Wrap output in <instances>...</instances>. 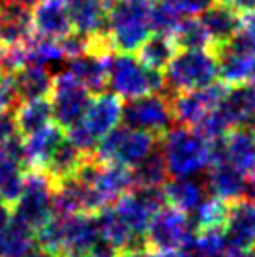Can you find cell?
Segmentation results:
<instances>
[{
  "instance_id": "20",
  "label": "cell",
  "mask_w": 255,
  "mask_h": 257,
  "mask_svg": "<svg viewBox=\"0 0 255 257\" xmlns=\"http://www.w3.org/2000/svg\"><path fill=\"white\" fill-rule=\"evenodd\" d=\"M218 109L231 124V128L251 126L255 116V86L249 83L227 86Z\"/></svg>"
},
{
  "instance_id": "48",
  "label": "cell",
  "mask_w": 255,
  "mask_h": 257,
  "mask_svg": "<svg viewBox=\"0 0 255 257\" xmlns=\"http://www.w3.org/2000/svg\"><path fill=\"white\" fill-rule=\"evenodd\" d=\"M0 111H8V109H4V105H2V101H0Z\"/></svg>"
},
{
  "instance_id": "33",
  "label": "cell",
  "mask_w": 255,
  "mask_h": 257,
  "mask_svg": "<svg viewBox=\"0 0 255 257\" xmlns=\"http://www.w3.org/2000/svg\"><path fill=\"white\" fill-rule=\"evenodd\" d=\"M184 15L178 12V8L171 0H152L149 4V21L150 30L154 34H165L173 36L178 23Z\"/></svg>"
},
{
  "instance_id": "9",
  "label": "cell",
  "mask_w": 255,
  "mask_h": 257,
  "mask_svg": "<svg viewBox=\"0 0 255 257\" xmlns=\"http://www.w3.org/2000/svg\"><path fill=\"white\" fill-rule=\"evenodd\" d=\"M122 120L130 128L147 132L154 137L163 136L173 122L169 98L162 92H152L128 100L126 105H122Z\"/></svg>"
},
{
  "instance_id": "6",
  "label": "cell",
  "mask_w": 255,
  "mask_h": 257,
  "mask_svg": "<svg viewBox=\"0 0 255 257\" xmlns=\"http://www.w3.org/2000/svg\"><path fill=\"white\" fill-rule=\"evenodd\" d=\"M53 193H55L53 180L42 169H29L25 173L21 193L12 207V214L32 231L40 229L55 216Z\"/></svg>"
},
{
  "instance_id": "18",
  "label": "cell",
  "mask_w": 255,
  "mask_h": 257,
  "mask_svg": "<svg viewBox=\"0 0 255 257\" xmlns=\"http://www.w3.org/2000/svg\"><path fill=\"white\" fill-rule=\"evenodd\" d=\"M255 152V130L233 128L221 141L214 143V156L225 160L227 164L236 167L244 175L251 171Z\"/></svg>"
},
{
  "instance_id": "27",
  "label": "cell",
  "mask_w": 255,
  "mask_h": 257,
  "mask_svg": "<svg viewBox=\"0 0 255 257\" xmlns=\"http://www.w3.org/2000/svg\"><path fill=\"white\" fill-rule=\"evenodd\" d=\"M14 120L17 134L23 137L53 124L49 100L47 98H38V100L19 101L17 107L14 109Z\"/></svg>"
},
{
  "instance_id": "34",
  "label": "cell",
  "mask_w": 255,
  "mask_h": 257,
  "mask_svg": "<svg viewBox=\"0 0 255 257\" xmlns=\"http://www.w3.org/2000/svg\"><path fill=\"white\" fill-rule=\"evenodd\" d=\"M134 188H163L167 180V167L163 164L162 154L152 152L134 167Z\"/></svg>"
},
{
  "instance_id": "45",
  "label": "cell",
  "mask_w": 255,
  "mask_h": 257,
  "mask_svg": "<svg viewBox=\"0 0 255 257\" xmlns=\"http://www.w3.org/2000/svg\"><path fill=\"white\" fill-rule=\"evenodd\" d=\"M249 173H251V177L255 179V152H253V164H251V171H249Z\"/></svg>"
},
{
  "instance_id": "11",
  "label": "cell",
  "mask_w": 255,
  "mask_h": 257,
  "mask_svg": "<svg viewBox=\"0 0 255 257\" xmlns=\"http://www.w3.org/2000/svg\"><path fill=\"white\" fill-rule=\"evenodd\" d=\"M218 60V77L225 86L244 85L255 72V47L236 32L231 42L210 49Z\"/></svg>"
},
{
  "instance_id": "31",
  "label": "cell",
  "mask_w": 255,
  "mask_h": 257,
  "mask_svg": "<svg viewBox=\"0 0 255 257\" xmlns=\"http://www.w3.org/2000/svg\"><path fill=\"white\" fill-rule=\"evenodd\" d=\"M27 167L0 154V203L12 208L23 190Z\"/></svg>"
},
{
  "instance_id": "39",
  "label": "cell",
  "mask_w": 255,
  "mask_h": 257,
  "mask_svg": "<svg viewBox=\"0 0 255 257\" xmlns=\"http://www.w3.org/2000/svg\"><path fill=\"white\" fill-rule=\"evenodd\" d=\"M218 2L233 8L234 12H238V14H246V12L255 10V0H218Z\"/></svg>"
},
{
  "instance_id": "28",
  "label": "cell",
  "mask_w": 255,
  "mask_h": 257,
  "mask_svg": "<svg viewBox=\"0 0 255 257\" xmlns=\"http://www.w3.org/2000/svg\"><path fill=\"white\" fill-rule=\"evenodd\" d=\"M178 51L177 43L173 40V36H165V34H152L145 42L141 43V47L135 51L137 58L141 60L147 68L163 72V68L169 64V60L173 55Z\"/></svg>"
},
{
  "instance_id": "3",
  "label": "cell",
  "mask_w": 255,
  "mask_h": 257,
  "mask_svg": "<svg viewBox=\"0 0 255 257\" xmlns=\"http://www.w3.org/2000/svg\"><path fill=\"white\" fill-rule=\"evenodd\" d=\"M107 86L120 100H134L145 94L162 92L163 75L147 68L134 53H111L107 58Z\"/></svg>"
},
{
  "instance_id": "8",
  "label": "cell",
  "mask_w": 255,
  "mask_h": 257,
  "mask_svg": "<svg viewBox=\"0 0 255 257\" xmlns=\"http://www.w3.org/2000/svg\"><path fill=\"white\" fill-rule=\"evenodd\" d=\"M195 235V227L190 216L173 207L163 205L150 218L145 231V240L152 251H178L190 244Z\"/></svg>"
},
{
  "instance_id": "5",
  "label": "cell",
  "mask_w": 255,
  "mask_h": 257,
  "mask_svg": "<svg viewBox=\"0 0 255 257\" xmlns=\"http://www.w3.org/2000/svg\"><path fill=\"white\" fill-rule=\"evenodd\" d=\"M154 147H156V137L124 124L116 126L99 139L94 149V158L98 162L124 165L128 169H134L135 165L141 164L145 158L154 152Z\"/></svg>"
},
{
  "instance_id": "21",
  "label": "cell",
  "mask_w": 255,
  "mask_h": 257,
  "mask_svg": "<svg viewBox=\"0 0 255 257\" xmlns=\"http://www.w3.org/2000/svg\"><path fill=\"white\" fill-rule=\"evenodd\" d=\"M199 15H201L199 19L203 23L206 34L210 38V49L231 42L240 29V14L218 0H214Z\"/></svg>"
},
{
  "instance_id": "12",
  "label": "cell",
  "mask_w": 255,
  "mask_h": 257,
  "mask_svg": "<svg viewBox=\"0 0 255 257\" xmlns=\"http://www.w3.org/2000/svg\"><path fill=\"white\" fill-rule=\"evenodd\" d=\"M225 88L227 86L223 83H212V85L197 88V90L171 94L169 101L173 120H177L180 126L195 128L206 114L218 107Z\"/></svg>"
},
{
  "instance_id": "29",
  "label": "cell",
  "mask_w": 255,
  "mask_h": 257,
  "mask_svg": "<svg viewBox=\"0 0 255 257\" xmlns=\"http://www.w3.org/2000/svg\"><path fill=\"white\" fill-rule=\"evenodd\" d=\"M34 244V231L14 218V214L0 229V257H21Z\"/></svg>"
},
{
  "instance_id": "14",
  "label": "cell",
  "mask_w": 255,
  "mask_h": 257,
  "mask_svg": "<svg viewBox=\"0 0 255 257\" xmlns=\"http://www.w3.org/2000/svg\"><path fill=\"white\" fill-rule=\"evenodd\" d=\"M122 100L113 92H98L94 96L85 111L83 120L79 122L90 136L99 141L114 130L122 120Z\"/></svg>"
},
{
  "instance_id": "47",
  "label": "cell",
  "mask_w": 255,
  "mask_h": 257,
  "mask_svg": "<svg viewBox=\"0 0 255 257\" xmlns=\"http://www.w3.org/2000/svg\"><path fill=\"white\" fill-rule=\"evenodd\" d=\"M251 130H255V116H253V120H251Z\"/></svg>"
},
{
  "instance_id": "26",
  "label": "cell",
  "mask_w": 255,
  "mask_h": 257,
  "mask_svg": "<svg viewBox=\"0 0 255 257\" xmlns=\"http://www.w3.org/2000/svg\"><path fill=\"white\" fill-rule=\"evenodd\" d=\"M88 158L90 156L83 154L77 147H73L64 137V141L57 147L53 156L47 160V164L43 165L42 171L53 180V184H58V182H64L68 179H73L81 169V165L85 164Z\"/></svg>"
},
{
  "instance_id": "16",
  "label": "cell",
  "mask_w": 255,
  "mask_h": 257,
  "mask_svg": "<svg viewBox=\"0 0 255 257\" xmlns=\"http://www.w3.org/2000/svg\"><path fill=\"white\" fill-rule=\"evenodd\" d=\"M32 36L30 8L15 0H0V49L25 45Z\"/></svg>"
},
{
  "instance_id": "38",
  "label": "cell",
  "mask_w": 255,
  "mask_h": 257,
  "mask_svg": "<svg viewBox=\"0 0 255 257\" xmlns=\"http://www.w3.org/2000/svg\"><path fill=\"white\" fill-rule=\"evenodd\" d=\"M17 134L14 120V111H0V143L8 141Z\"/></svg>"
},
{
  "instance_id": "43",
  "label": "cell",
  "mask_w": 255,
  "mask_h": 257,
  "mask_svg": "<svg viewBox=\"0 0 255 257\" xmlns=\"http://www.w3.org/2000/svg\"><path fill=\"white\" fill-rule=\"evenodd\" d=\"M246 193H248V195H249L248 199H251V201H253V203H255V179L251 180V184L248 186V190H246Z\"/></svg>"
},
{
  "instance_id": "17",
  "label": "cell",
  "mask_w": 255,
  "mask_h": 257,
  "mask_svg": "<svg viewBox=\"0 0 255 257\" xmlns=\"http://www.w3.org/2000/svg\"><path fill=\"white\" fill-rule=\"evenodd\" d=\"M206 190L212 193V197L229 205L246 195L248 184L244 180V173L212 154V162L208 165V177H206Z\"/></svg>"
},
{
  "instance_id": "46",
  "label": "cell",
  "mask_w": 255,
  "mask_h": 257,
  "mask_svg": "<svg viewBox=\"0 0 255 257\" xmlns=\"http://www.w3.org/2000/svg\"><path fill=\"white\" fill-rule=\"evenodd\" d=\"M132 2H139V4H150L152 0H132Z\"/></svg>"
},
{
  "instance_id": "24",
  "label": "cell",
  "mask_w": 255,
  "mask_h": 257,
  "mask_svg": "<svg viewBox=\"0 0 255 257\" xmlns=\"http://www.w3.org/2000/svg\"><path fill=\"white\" fill-rule=\"evenodd\" d=\"M14 85L19 96V101L49 98L53 86V73L51 70L38 64H23L12 72Z\"/></svg>"
},
{
  "instance_id": "49",
  "label": "cell",
  "mask_w": 255,
  "mask_h": 257,
  "mask_svg": "<svg viewBox=\"0 0 255 257\" xmlns=\"http://www.w3.org/2000/svg\"><path fill=\"white\" fill-rule=\"evenodd\" d=\"M2 73H4V70H2V68H0V77H2Z\"/></svg>"
},
{
  "instance_id": "1",
  "label": "cell",
  "mask_w": 255,
  "mask_h": 257,
  "mask_svg": "<svg viewBox=\"0 0 255 257\" xmlns=\"http://www.w3.org/2000/svg\"><path fill=\"white\" fill-rule=\"evenodd\" d=\"M162 141V158L167 173L175 179L193 177L205 171L212 162L214 143L206 141L197 130L188 126L167 130Z\"/></svg>"
},
{
  "instance_id": "42",
  "label": "cell",
  "mask_w": 255,
  "mask_h": 257,
  "mask_svg": "<svg viewBox=\"0 0 255 257\" xmlns=\"http://www.w3.org/2000/svg\"><path fill=\"white\" fill-rule=\"evenodd\" d=\"M147 257H184L180 251H147Z\"/></svg>"
},
{
  "instance_id": "23",
  "label": "cell",
  "mask_w": 255,
  "mask_h": 257,
  "mask_svg": "<svg viewBox=\"0 0 255 257\" xmlns=\"http://www.w3.org/2000/svg\"><path fill=\"white\" fill-rule=\"evenodd\" d=\"M64 130L57 124H49L45 128L38 130L23 139L25 154H27V167L29 169H43L47 160L53 156L57 147L64 141Z\"/></svg>"
},
{
  "instance_id": "19",
  "label": "cell",
  "mask_w": 255,
  "mask_h": 257,
  "mask_svg": "<svg viewBox=\"0 0 255 257\" xmlns=\"http://www.w3.org/2000/svg\"><path fill=\"white\" fill-rule=\"evenodd\" d=\"M229 242L240 248L255 246V203L248 197L229 203L227 218L223 223Z\"/></svg>"
},
{
  "instance_id": "22",
  "label": "cell",
  "mask_w": 255,
  "mask_h": 257,
  "mask_svg": "<svg viewBox=\"0 0 255 257\" xmlns=\"http://www.w3.org/2000/svg\"><path fill=\"white\" fill-rule=\"evenodd\" d=\"M107 58L85 51L83 55L68 58L66 70L90 92H101L107 86Z\"/></svg>"
},
{
  "instance_id": "32",
  "label": "cell",
  "mask_w": 255,
  "mask_h": 257,
  "mask_svg": "<svg viewBox=\"0 0 255 257\" xmlns=\"http://www.w3.org/2000/svg\"><path fill=\"white\" fill-rule=\"evenodd\" d=\"M173 40L178 49H210V38L201 19H197L195 15L182 17L177 30L173 32Z\"/></svg>"
},
{
  "instance_id": "35",
  "label": "cell",
  "mask_w": 255,
  "mask_h": 257,
  "mask_svg": "<svg viewBox=\"0 0 255 257\" xmlns=\"http://www.w3.org/2000/svg\"><path fill=\"white\" fill-rule=\"evenodd\" d=\"M227 218V203L216 199V197H205L190 214V220L193 223L195 231H205V229H223Z\"/></svg>"
},
{
  "instance_id": "37",
  "label": "cell",
  "mask_w": 255,
  "mask_h": 257,
  "mask_svg": "<svg viewBox=\"0 0 255 257\" xmlns=\"http://www.w3.org/2000/svg\"><path fill=\"white\" fill-rule=\"evenodd\" d=\"M238 34H240L244 40H248L255 47V10L240 15V29H238Z\"/></svg>"
},
{
  "instance_id": "2",
  "label": "cell",
  "mask_w": 255,
  "mask_h": 257,
  "mask_svg": "<svg viewBox=\"0 0 255 257\" xmlns=\"http://www.w3.org/2000/svg\"><path fill=\"white\" fill-rule=\"evenodd\" d=\"M162 75L171 94L205 88L218 79V60L210 49H178Z\"/></svg>"
},
{
  "instance_id": "15",
  "label": "cell",
  "mask_w": 255,
  "mask_h": 257,
  "mask_svg": "<svg viewBox=\"0 0 255 257\" xmlns=\"http://www.w3.org/2000/svg\"><path fill=\"white\" fill-rule=\"evenodd\" d=\"M30 17H32L34 36L58 42L73 30L70 12L64 4V0H40V2H36L30 10Z\"/></svg>"
},
{
  "instance_id": "44",
  "label": "cell",
  "mask_w": 255,
  "mask_h": 257,
  "mask_svg": "<svg viewBox=\"0 0 255 257\" xmlns=\"http://www.w3.org/2000/svg\"><path fill=\"white\" fill-rule=\"evenodd\" d=\"M15 2H19V4H25V6H34L36 2H40V0H15Z\"/></svg>"
},
{
  "instance_id": "13",
  "label": "cell",
  "mask_w": 255,
  "mask_h": 257,
  "mask_svg": "<svg viewBox=\"0 0 255 257\" xmlns=\"http://www.w3.org/2000/svg\"><path fill=\"white\" fill-rule=\"evenodd\" d=\"M96 214L62 216V251L60 257H88L101 242Z\"/></svg>"
},
{
  "instance_id": "25",
  "label": "cell",
  "mask_w": 255,
  "mask_h": 257,
  "mask_svg": "<svg viewBox=\"0 0 255 257\" xmlns=\"http://www.w3.org/2000/svg\"><path fill=\"white\" fill-rule=\"evenodd\" d=\"M165 203L190 216L206 197V186L191 177L173 179L162 188Z\"/></svg>"
},
{
  "instance_id": "10",
  "label": "cell",
  "mask_w": 255,
  "mask_h": 257,
  "mask_svg": "<svg viewBox=\"0 0 255 257\" xmlns=\"http://www.w3.org/2000/svg\"><path fill=\"white\" fill-rule=\"evenodd\" d=\"M75 177L90 186L105 205H111L124 193L134 190L132 169H128L124 165L98 162L92 156L81 165Z\"/></svg>"
},
{
  "instance_id": "4",
  "label": "cell",
  "mask_w": 255,
  "mask_h": 257,
  "mask_svg": "<svg viewBox=\"0 0 255 257\" xmlns=\"http://www.w3.org/2000/svg\"><path fill=\"white\" fill-rule=\"evenodd\" d=\"M107 38L116 53H135L150 36L149 4L113 0L107 12Z\"/></svg>"
},
{
  "instance_id": "30",
  "label": "cell",
  "mask_w": 255,
  "mask_h": 257,
  "mask_svg": "<svg viewBox=\"0 0 255 257\" xmlns=\"http://www.w3.org/2000/svg\"><path fill=\"white\" fill-rule=\"evenodd\" d=\"M25 53V64H38L51 70V66H60L64 60H68L62 47L57 40L32 36L23 45Z\"/></svg>"
},
{
  "instance_id": "41",
  "label": "cell",
  "mask_w": 255,
  "mask_h": 257,
  "mask_svg": "<svg viewBox=\"0 0 255 257\" xmlns=\"http://www.w3.org/2000/svg\"><path fill=\"white\" fill-rule=\"evenodd\" d=\"M21 257H53V255H49V253L43 250V248H40L38 244H34V246L29 248V250L25 251Z\"/></svg>"
},
{
  "instance_id": "7",
  "label": "cell",
  "mask_w": 255,
  "mask_h": 257,
  "mask_svg": "<svg viewBox=\"0 0 255 257\" xmlns=\"http://www.w3.org/2000/svg\"><path fill=\"white\" fill-rule=\"evenodd\" d=\"M49 98L53 122L58 128L70 130L83 120L86 107L92 100V94L68 70H64V72L53 75Z\"/></svg>"
},
{
  "instance_id": "36",
  "label": "cell",
  "mask_w": 255,
  "mask_h": 257,
  "mask_svg": "<svg viewBox=\"0 0 255 257\" xmlns=\"http://www.w3.org/2000/svg\"><path fill=\"white\" fill-rule=\"evenodd\" d=\"M175 6L178 8V12L188 17V15H199L203 10L212 4L214 0H171Z\"/></svg>"
},
{
  "instance_id": "40",
  "label": "cell",
  "mask_w": 255,
  "mask_h": 257,
  "mask_svg": "<svg viewBox=\"0 0 255 257\" xmlns=\"http://www.w3.org/2000/svg\"><path fill=\"white\" fill-rule=\"evenodd\" d=\"M114 257H147V251L143 250L141 246H135V248H126V250L116 251Z\"/></svg>"
}]
</instances>
